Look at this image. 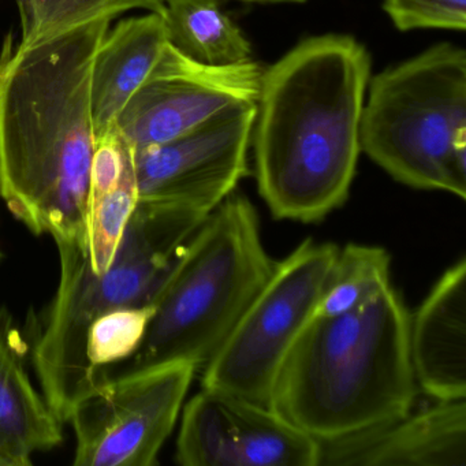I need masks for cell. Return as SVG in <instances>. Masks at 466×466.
Returning <instances> with one entry per match:
<instances>
[{
	"label": "cell",
	"instance_id": "cell-11",
	"mask_svg": "<svg viewBox=\"0 0 466 466\" xmlns=\"http://www.w3.org/2000/svg\"><path fill=\"white\" fill-rule=\"evenodd\" d=\"M321 443L269 406L201 389L177 439L184 466H319Z\"/></svg>",
	"mask_w": 466,
	"mask_h": 466
},
{
	"label": "cell",
	"instance_id": "cell-21",
	"mask_svg": "<svg viewBox=\"0 0 466 466\" xmlns=\"http://www.w3.org/2000/svg\"><path fill=\"white\" fill-rule=\"evenodd\" d=\"M383 9L402 32L466 28V0H383Z\"/></svg>",
	"mask_w": 466,
	"mask_h": 466
},
{
	"label": "cell",
	"instance_id": "cell-20",
	"mask_svg": "<svg viewBox=\"0 0 466 466\" xmlns=\"http://www.w3.org/2000/svg\"><path fill=\"white\" fill-rule=\"evenodd\" d=\"M155 313L154 302L116 308L97 316L86 335V359L95 372L129 360L143 343Z\"/></svg>",
	"mask_w": 466,
	"mask_h": 466
},
{
	"label": "cell",
	"instance_id": "cell-13",
	"mask_svg": "<svg viewBox=\"0 0 466 466\" xmlns=\"http://www.w3.org/2000/svg\"><path fill=\"white\" fill-rule=\"evenodd\" d=\"M414 378L436 400L466 398V260L450 267L410 316Z\"/></svg>",
	"mask_w": 466,
	"mask_h": 466
},
{
	"label": "cell",
	"instance_id": "cell-22",
	"mask_svg": "<svg viewBox=\"0 0 466 466\" xmlns=\"http://www.w3.org/2000/svg\"><path fill=\"white\" fill-rule=\"evenodd\" d=\"M220 2V0H218ZM247 4H266V5H299L304 4L307 0H241Z\"/></svg>",
	"mask_w": 466,
	"mask_h": 466
},
{
	"label": "cell",
	"instance_id": "cell-8",
	"mask_svg": "<svg viewBox=\"0 0 466 466\" xmlns=\"http://www.w3.org/2000/svg\"><path fill=\"white\" fill-rule=\"evenodd\" d=\"M198 368L174 361L97 381L73 403L76 466H152Z\"/></svg>",
	"mask_w": 466,
	"mask_h": 466
},
{
	"label": "cell",
	"instance_id": "cell-14",
	"mask_svg": "<svg viewBox=\"0 0 466 466\" xmlns=\"http://www.w3.org/2000/svg\"><path fill=\"white\" fill-rule=\"evenodd\" d=\"M168 45L165 18L157 13L127 18L108 29L92 69L95 137L116 125Z\"/></svg>",
	"mask_w": 466,
	"mask_h": 466
},
{
	"label": "cell",
	"instance_id": "cell-5",
	"mask_svg": "<svg viewBox=\"0 0 466 466\" xmlns=\"http://www.w3.org/2000/svg\"><path fill=\"white\" fill-rule=\"evenodd\" d=\"M255 207L233 192L182 248L151 299L155 313L138 350L99 380L167 362L198 370L225 342L274 271Z\"/></svg>",
	"mask_w": 466,
	"mask_h": 466
},
{
	"label": "cell",
	"instance_id": "cell-3",
	"mask_svg": "<svg viewBox=\"0 0 466 466\" xmlns=\"http://www.w3.org/2000/svg\"><path fill=\"white\" fill-rule=\"evenodd\" d=\"M410 315L392 286L359 309L312 316L283 359L269 408L316 441H338L413 408Z\"/></svg>",
	"mask_w": 466,
	"mask_h": 466
},
{
	"label": "cell",
	"instance_id": "cell-18",
	"mask_svg": "<svg viewBox=\"0 0 466 466\" xmlns=\"http://www.w3.org/2000/svg\"><path fill=\"white\" fill-rule=\"evenodd\" d=\"M386 249L349 244L339 249L313 316L335 318L359 309L391 286Z\"/></svg>",
	"mask_w": 466,
	"mask_h": 466
},
{
	"label": "cell",
	"instance_id": "cell-19",
	"mask_svg": "<svg viewBox=\"0 0 466 466\" xmlns=\"http://www.w3.org/2000/svg\"><path fill=\"white\" fill-rule=\"evenodd\" d=\"M21 18V45L40 42L130 10L165 15V0H15Z\"/></svg>",
	"mask_w": 466,
	"mask_h": 466
},
{
	"label": "cell",
	"instance_id": "cell-16",
	"mask_svg": "<svg viewBox=\"0 0 466 466\" xmlns=\"http://www.w3.org/2000/svg\"><path fill=\"white\" fill-rule=\"evenodd\" d=\"M62 422L35 390L17 332L0 312V466L31 465L35 452L62 441Z\"/></svg>",
	"mask_w": 466,
	"mask_h": 466
},
{
	"label": "cell",
	"instance_id": "cell-1",
	"mask_svg": "<svg viewBox=\"0 0 466 466\" xmlns=\"http://www.w3.org/2000/svg\"><path fill=\"white\" fill-rule=\"evenodd\" d=\"M113 18L0 51V198L35 234L86 247L91 83Z\"/></svg>",
	"mask_w": 466,
	"mask_h": 466
},
{
	"label": "cell",
	"instance_id": "cell-12",
	"mask_svg": "<svg viewBox=\"0 0 466 466\" xmlns=\"http://www.w3.org/2000/svg\"><path fill=\"white\" fill-rule=\"evenodd\" d=\"M326 466H466L465 400H436L386 424L321 443Z\"/></svg>",
	"mask_w": 466,
	"mask_h": 466
},
{
	"label": "cell",
	"instance_id": "cell-4",
	"mask_svg": "<svg viewBox=\"0 0 466 466\" xmlns=\"http://www.w3.org/2000/svg\"><path fill=\"white\" fill-rule=\"evenodd\" d=\"M208 212L181 201L140 198L110 266L95 274L86 247L58 245L59 286L34 346V364L51 410L65 422L73 403L97 383L86 359L92 321L116 308L154 299L174 261Z\"/></svg>",
	"mask_w": 466,
	"mask_h": 466
},
{
	"label": "cell",
	"instance_id": "cell-17",
	"mask_svg": "<svg viewBox=\"0 0 466 466\" xmlns=\"http://www.w3.org/2000/svg\"><path fill=\"white\" fill-rule=\"evenodd\" d=\"M168 43L206 65L252 61V46L218 0H165Z\"/></svg>",
	"mask_w": 466,
	"mask_h": 466
},
{
	"label": "cell",
	"instance_id": "cell-6",
	"mask_svg": "<svg viewBox=\"0 0 466 466\" xmlns=\"http://www.w3.org/2000/svg\"><path fill=\"white\" fill-rule=\"evenodd\" d=\"M360 143L395 181L465 198V50L439 43L373 77Z\"/></svg>",
	"mask_w": 466,
	"mask_h": 466
},
{
	"label": "cell",
	"instance_id": "cell-15",
	"mask_svg": "<svg viewBox=\"0 0 466 466\" xmlns=\"http://www.w3.org/2000/svg\"><path fill=\"white\" fill-rule=\"evenodd\" d=\"M135 149L116 125L95 137L86 200V255L95 274L105 271L137 206Z\"/></svg>",
	"mask_w": 466,
	"mask_h": 466
},
{
	"label": "cell",
	"instance_id": "cell-7",
	"mask_svg": "<svg viewBox=\"0 0 466 466\" xmlns=\"http://www.w3.org/2000/svg\"><path fill=\"white\" fill-rule=\"evenodd\" d=\"M339 248L307 239L274 271L204 365L203 389L269 406L278 370L312 318Z\"/></svg>",
	"mask_w": 466,
	"mask_h": 466
},
{
	"label": "cell",
	"instance_id": "cell-2",
	"mask_svg": "<svg viewBox=\"0 0 466 466\" xmlns=\"http://www.w3.org/2000/svg\"><path fill=\"white\" fill-rule=\"evenodd\" d=\"M370 78L367 48L346 35L305 39L264 70L250 147L275 219L320 222L348 200Z\"/></svg>",
	"mask_w": 466,
	"mask_h": 466
},
{
	"label": "cell",
	"instance_id": "cell-10",
	"mask_svg": "<svg viewBox=\"0 0 466 466\" xmlns=\"http://www.w3.org/2000/svg\"><path fill=\"white\" fill-rule=\"evenodd\" d=\"M256 103H239L157 146L135 149L140 198L181 201L211 214L249 174Z\"/></svg>",
	"mask_w": 466,
	"mask_h": 466
},
{
	"label": "cell",
	"instance_id": "cell-9",
	"mask_svg": "<svg viewBox=\"0 0 466 466\" xmlns=\"http://www.w3.org/2000/svg\"><path fill=\"white\" fill-rule=\"evenodd\" d=\"M263 73L253 59L223 66L201 64L168 43L122 108L116 127L133 149L167 143L231 106L256 103Z\"/></svg>",
	"mask_w": 466,
	"mask_h": 466
}]
</instances>
